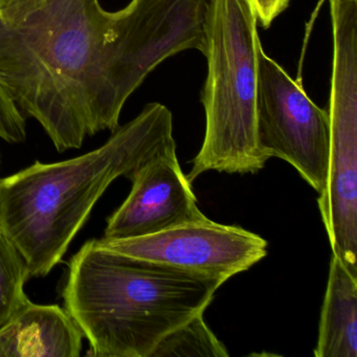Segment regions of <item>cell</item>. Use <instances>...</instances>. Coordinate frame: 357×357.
<instances>
[{
  "mask_svg": "<svg viewBox=\"0 0 357 357\" xmlns=\"http://www.w3.org/2000/svg\"><path fill=\"white\" fill-rule=\"evenodd\" d=\"M110 16L99 0H45L20 22L0 20V78L58 152L120 126L106 70Z\"/></svg>",
  "mask_w": 357,
  "mask_h": 357,
  "instance_id": "obj_1",
  "label": "cell"
},
{
  "mask_svg": "<svg viewBox=\"0 0 357 357\" xmlns=\"http://www.w3.org/2000/svg\"><path fill=\"white\" fill-rule=\"evenodd\" d=\"M104 145L63 162L32 166L0 178V231L18 248L30 277L59 264L98 200L121 176L176 150L173 116L150 103Z\"/></svg>",
  "mask_w": 357,
  "mask_h": 357,
  "instance_id": "obj_2",
  "label": "cell"
},
{
  "mask_svg": "<svg viewBox=\"0 0 357 357\" xmlns=\"http://www.w3.org/2000/svg\"><path fill=\"white\" fill-rule=\"evenodd\" d=\"M225 283L91 239L70 259L62 296L91 356L150 357L165 336L204 313Z\"/></svg>",
  "mask_w": 357,
  "mask_h": 357,
  "instance_id": "obj_3",
  "label": "cell"
},
{
  "mask_svg": "<svg viewBox=\"0 0 357 357\" xmlns=\"http://www.w3.org/2000/svg\"><path fill=\"white\" fill-rule=\"evenodd\" d=\"M204 55L208 74L202 91L204 143L185 176L206 171L256 174L267 158L258 142L259 52L256 16L245 0H211Z\"/></svg>",
  "mask_w": 357,
  "mask_h": 357,
  "instance_id": "obj_4",
  "label": "cell"
},
{
  "mask_svg": "<svg viewBox=\"0 0 357 357\" xmlns=\"http://www.w3.org/2000/svg\"><path fill=\"white\" fill-rule=\"evenodd\" d=\"M210 1L131 0L112 12L106 70L121 109L162 61L188 50L204 53Z\"/></svg>",
  "mask_w": 357,
  "mask_h": 357,
  "instance_id": "obj_5",
  "label": "cell"
},
{
  "mask_svg": "<svg viewBox=\"0 0 357 357\" xmlns=\"http://www.w3.org/2000/svg\"><path fill=\"white\" fill-rule=\"evenodd\" d=\"M329 119L273 58L259 52L258 142L267 160L281 158L321 193L327 181Z\"/></svg>",
  "mask_w": 357,
  "mask_h": 357,
  "instance_id": "obj_6",
  "label": "cell"
},
{
  "mask_svg": "<svg viewBox=\"0 0 357 357\" xmlns=\"http://www.w3.org/2000/svg\"><path fill=\"white\" fill-rule=\"evenodd\" d=\"M329 160L319 212L332 255L357 275V51L333 49L329 106Z\"/></svg>",
  "mask_w": 357,
  "mask_h": 357,
  "instance_id": "obj_7",
  "label": "cell"
},
{
  "mask_svg": "<svg viewBox=\"0 0 357 357\" xmlns=\"http://www.w3.org/2000/svg\"><path fill=\"white\" fill-rule=\"evenodd\" d=\"M112 252L227 282L267 255L264 238L206 219L132 239H97Z\"/></svg>",
  "mask_w": 357,
  "mask_h": 357,
  "instance_id": "obj_8",
  "label": "cell"
},
{
  "mask_svg": "<svg viewBox=\"0 0 357 357\" xmlns=\"http://www.w3.org/2000/svg\"><path fill=\"white\" fill-rule=\"evenodd\" d=\"M130 193L107 219L105 239H132L206 220L192 183L181 170L176 150L144 164L128 177Z\"/></svg>",
  "mask_w": 357,
  "mask_h": 357,
  "instance_id": "obj_9",
  "label": "cell"
},
{
  "mask_svg": "<svg viewBox=\"0 0 357 357\" xmlns=\"http://www.w3.org/2000/svg\"><path fill=\"white\" fill-rule=\"evenodd\" d=\"M82 340L66 308L30 302L0 328V357H78Z\"/></svg>",
  "mask_w": 357,
  "mask_h": 357,
  "instance_id": "obj_10",
  "label": "cell"
},
{
  "mask_svg": "<svg viewBox=\"0 0 357 357\" xmlns=\"http://www.w3.org/2000/svg\"><path fill=\"white\" fill-rule=\"evenodd\" d=\"M315 357H357V275L332 255Z\"/></svg>",
  "mask_w": 357,
  "mask_h": 357,
  "instance_id": "obj_11",
  "label": "cell"
},
{
  "mask_svg": "<svg viewBox=\"0 0 357 357\" xmlns=\"http://www.w3.org/2000/svg\"><path fill=\"white\" fill-rule=\"evenodd\" d=\"M29 278L30 271L22 252L0 231V328L31 302L24 292Z\"/></svg>",
  "mask_w": 357,
  "mask_h": 357,
  "instance_id": "obj_12",
  "label": "cell"
},
{
  "mask_svg": "<svg viewBox=\"0 0 357 357\" xmlns=\"http://www.w3.org/2000/svg\"><path fill=\"white\" fill-rule=\"evenodd\" d=\"M227 347L215 335L204 313L165 336L150 357H227Z\"/></svg>",
  "mask_w": 357,
  "mask_h": 357,
  "instance_id": "obj_13",
  "label": "cell"
},
{
  "mask_svg": "<svg viewBox=\"0 0 357 357\" xmlns=\"http://www.w3.org/2000/svg\"><path fill=\"white\" fill-rule=\"evenodd\" d=\"M0 139L11 144L24 143L26 139V116L18 108L0 78Z\"/></svg>",
  "mask_w": 357,
  "mask_h": 357,
  "instance_id": "obj_14",
  "label": "cell"
},
{
  "mask_svg": "<svg viewBox=\"0 0 357 357\" xmlns=\"http://www.w3.org/2000/svg\"><path fill=\"white\" fill-rule=\"evenodd\" d=\"M245 3L256 16L258 24L267 29L287 9L290 0H245Z\"/></svg>",
  "mask_w": 357,
  "mask_h": 357,
  "instance_id": "obj_15",
  "label": "cell"
},
{
  "mask_svg": "<svg viewBox=\"0 0 357 357\" xmlns=\"http://www.w3.org/2000/svg\"><path fill=\"white\" fill-rule=\"evenodd\" d=\"M45 0H0V20L18 22L34 11Z\"/></svg>",
  "mask_w": 357,
  "mask_h": 357,
  "instance_id": "obj_16",
  "label": "cell"
}]
</instances>
